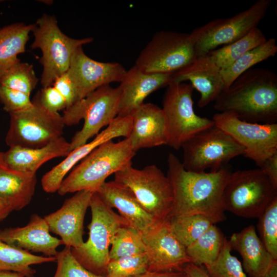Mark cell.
I'll return each mask as SVG.
<instances>
[{"label": "cell", "mask_w": 277, "mask_h": 277, "mask_svg": "<svg viewBox=\"0 0 277 277\" xmlns=\"http://www.w3.org/2000/svg\"><path fill=\"white\" fill-rule=\"evenodd\" d=\"M36 95L41 104L52 112H58L68 107L65 98L52 85L42 88Z\"/></svg>", "instance_id": "obj_40"}, {"label": "cell", "mask_w": 277, "mask_h": 277, "mask_svg": "<svg viewBox=\"0 0 277 277\" xmlns=\"http://www.w3.org/2000/svg\"><path fill=\"white\" fill-rule=\"evenodd\" d=\"M131 116L132 128L128 138L135 152L143 148L167 145L168 130L162 108L144 103Z\"/></svg>", "instance_id": "obj_21"}, {"label": "cell", "mask_w": 277, "mask_h": 277, "mask_svg": "<svg viewBox=\"0 0 277 277\" xmlns=\"http://www.w3.org/2000/svg\"><path fill=\"white\" fill-rule=\"evenodd\" d=\"M196 58L189 33L161 31L141 52L135 65L146 73L174 74Z\"/></svg>", "instance_id": "obj_13"}, {"label": "cell", "mask_w": 277, "mask_h": 277, "mask_svg": "<svg viewBox=\"0 0 277 277\" xmlns=\"http://www.w3.org/2000/svg\"><path fill=\"white\" fill-rule=\"evenodd\" d=\"M37 82L33 66L20 60L0 73V87L29 95Z\"/></svg>", "instance_id": "obj_33"}, {"label": "cell", "mask_w": 277, "mask_h": 277, "mask_svg": "<svg viewBox=\"0 0 277 277\" xmlns=\"http://www.w3.org/2000/svg\"><path fill=\"white\" fill-rule=\"evenodd\" d=\"M228 241L231 250L241 256L243 269L249 277H264L277 262L266 249L253 225L233 233Z\"/></svg>", "instance_id": "obj_24"}, {"label": "cell", "mask_w": 277, "mask_h": 277, "mask_svg": "<svg viewBox=\"0 0 277 277\" xmlns=\"http://www.w3.org/2000/svg\"><path fill=\"white\" fill-rule=\"evenodd\" d=\"M52 86L54 87L65 98L68 108L77 101L75 86L67 72L58 77Z\"/></svg>", "instance_id": "obj_41"}, {"label": "cell", "mask_w": 277, "mask_h": 277, "mask_svg": "<svg viewBox=\"0 0 277 277\" xmlns=\"http://www.w3.org/2000/svg\"><path fill=\"white\" fill-rule=\"evenodd\" d=\"M162 108L167 127V145L178 150L188 140L213 125L212 119L197 115L193 108L194 88L190 84L171 82L167 86Z\"/></svg>", "instance_id": "obj_12"}, {"label": "cell", "mask_w": 277, "mask_h": 277, "mask_svg": "<svg viewBox=\"0 0 277 277\" xmlns=\"http://www.w3.org/2000/svg\"><path fill=\"white\" fill-rule=\"evenodd\" d=\"M34 40L32 49L42 52L43 66L41 83L43 88L52 85L54 81L67 71L73 54L79 47L92 42L93 38L76 39L64 33L53 15L44 14L34 24L31 31Z\"/></svg>", "instance_id": "obj_4"}, {"label": "cell", "mask_w": 277, "mask_h": 277, "mask_svg": "<svg viewBox=\"0 0 277 277\" xmlns=\"http://www.w3.org/2000/svg\"><path fill=\"white\" fill-rule=\"evenodd\" d=\"M36 182V173L21 172L0 166V199L12 210H21L31 202Z\"/></svg>", "instance_id": "obj_26"}, {"label": "cell", "mask_w": 277, "mask_h": 277, "mask_svg": "<svg viewBox=\"0 0 277 277\" xmlns=\"http://www.w3.org/2000/svg\"><path fill=\"white\" fill-rule=\"evenodd\" d=\"M229 241L225 238L216 260L204 266L209 277H247L241 262L231 253Z\"/></svg>", "instance_id": "obj_35"}, {"label": "cell", "mask_w": 277, "mask_h": 277, "mask_svg": "<svg viewBox=\"0 0 277 277\" xmlns=\"http://www.w3.org/2000/svg\"><path fill=\"white\" fill-rule=\"evenodd\" d=\"M183 271L186 277H209L204 266H198L192 263L186 264Z\"/></svg>", "instance_id": "obj_43"}, {"label": "cell", "mask_w": 277, "mask_h": 277, "mask_svg": "<svg viewBox=\"0 0 277 277\" xmlns=\"http://www.w3.org/2000/svg\"><path fill=\"white\" fill-rule=\"evenodd\" d=\"M30 96L24 93L0 87V102L4 109L9 114L30 108L33 104Z\"/></svg>", "instance_id": "obj_39"}, {"label": "cell", "mask_w": 277, "mask_h": 277, "mask_svg": "<svg viewBox=\"0 0 277 277\" xmlns=\"http://www.w3.org/2000/svg\"><path fill=\"white\" fill-rule=\"evenodd\" d=\"M92 194L87 190L77 191L60 208L44 217L50 231L59 235L65 247L76 248L84 242V221Z\"/></svg>", "instance_id": "obj_18"}, {"label": "cell", "mask_w": 277, "mask_h": 277, "mask_svg": "<svg viewBox=\"0 0 277 277\" xmlns=\"http://www.w3.org/2000/svg\"><path fill=\"white\" fill-rule=\"evenodd\" d=\"M131 277H186L183 271H156L147 270L139 274Z\"/></svg>", "instance_id": "obj_44"}, {"label": "cell", "mask_w": 277, "mask_h": 277, "mask_svg": "<svg viewBox=\"0 0 277 277\" xmlns=\"http://www.w3.org/2000/svg\"><path fill=\"white\" fill-rule=\"evenodd\" d=\"M277 189V153L267 158L260 168Z\"/></svg>", "instance_id": "obj_42"}, {"label": "cell", "mask_w": 277, "mask_h": 277, "mask_svg": "<svg viewBox=\"0 0 277 277\" xmlns=\"http://www.w3.org/2000/svg\"><path fill=\"white\" fill-rule=\"evenodd\" d=\"M2 2V1L0 0V3H1Z\"/></svg>", "instance_id": "obj_49"}, {"label": "cell", "mask_w": 277, "mask_h": 277, "mask_svg": "<svg viewBox=\"0 0 277 277\" xmlns=\"http://www.w3.org/2000/svg\"><path fill=\"white\" fill-rule=\"evenodd\" d=\"M44 217L33 214L23 227L0 229V240L11 246L28 251L40 252L55 257L62 240L52 236Z\"/></svg>", "instance_id": "obj_20"}, {"label": "cell", "mask_w": 277, "mask_h": 277, "mask_svg": "<svg viewBox=\"0 0 277 277\" xmlns=\"http://www.w3.org/2000/svg\"><path fill=\"white\" fill-rule=\"evenodd\" d=\"M136 152L128 138L101 144L73 168L57 192L61 195L87 190L96 192L112 174L132 164Z\"/></svg>", "instance_id": "obj_3"}, {"label": "cell", "mask_w": 277, "mask_h": 277, "mask_svg": "<svg viewBox=\"0 0 277 277\" xmlns=\"http://www.w3.org/2000/svg\"><path fill=\"white\" fill-rule=\"evenodd\" d=\"M89 207L91 220L89 236L80 247L71 248L75 258L89 271L106 276L109 261V247L113 237L126 221L107 206L96 192L93 193Z\"/></svg>", "instance_id": "obj_5"}, {"label": "cell", "mask_w": 277, "mask_h": 277, "mask_svg": "<svg viewBox=\"0 0 277 277\" xmlns=\"http://www.w3.org/2000/svg\"><path fill=\"white\" fill-rule=\"evenodd\" d=\"M70 152V143L61 136L42 147H10L7 151L2 152V159L3 166L8 169L36 173L46 162L55 157H66Z\"/></svg>", "instance_id": "obj_25"}, {"label": "cell", "mask_w": 277, "mask_h": 277, "mask_svg": "<svg viewBox=\"0 0 277 277\" xmlns=\"http://www.w3.org/2000/svg\"><path fill=\"white\" fill-rule=\"evenodd\" d=\"M145 253L141 233L127 225L119 228L113 237L109 260Z\"/></svg>", "instance_id": "obj_34"}, {"label": "cell", "mask_w": 277, "mask_h": 277, "mask_svg": "<svg viewBox=\"0 0 277 277\" xmlns=\"http://www.w3.org/2000/svg\"><path fill=\"white\" fill-rule=\"evenodd\" d=\"M271 3L270 0H258L247 9L233 16L216 18L194 29L189 36L196 57L229 44L258 27Z\"/></svg>", "instance_id": "obj_9"}, {"label": "cell", "mask_w": 277, "mask_h": 277, "mask_svg": "<svg viewBox=\"0 0 277 277\" xmlns=\"http://www.w3.org/2000/svg\"><path fill=\"white\" fill-rule=\"evenodd\" d=\"M266 39L262 31L256 27L242 38L216 48L207 55L221 70L226 69L245 53L263 43Z\"/></svg>", "instance_id": "obj_29"}, {"label": "cell", "mask_w": 277, "mask_h": 277, "mask_svg": "<svg viewBox=\"0 0 277 277\" xmlns=\"http://www.w3.org/2000/svg\"><path fill=\"white\" fill-rule=\"evenodd\" d=\"M114 175V181L128 188L157 222L170 219L173 204L172 187L167 175L156 165L136 169L131 164Z\"/></svg>", "instance_id": "obj_6"}, {"label": "cell", "mask_w": 277, "mask_h": 277, "mask_svg": "<svg viewBox=\"0 0 277 277\" xmlns=\"http://www.w3.org/2000/svg\"><path fill=\"white\" fill-rule=\"evenodd\" d=\"M169 222L173 233L186 247L194 243L214 224L201 214L171 216Z\"/></svg>", "instance_id": "obj_32"}, {"label": "cell", "mask_w": 277, "mask_h": 277, "mask_svg": "<svg viewBox=\"0 0 277 277\" xmlns=\"http://www.w3.org/2000/svg\"><path fill=\"white\" fill-rule=\"evenodd\" d=\"M264 277H277V262H276L269 272Z\"/></svg>", "instance_id": "obj_47"}, {"label": "cell", "mask_w": 277, "mask_h": 277, "mask_svg": "<svg viewBox=\"0 0 277 277\" xmlns=\"http://www.w3.org/2000/svg\"><path fill=\"white\" fill-rule=\"evenodd\" d=\"M82 47L74 51L66 72L75 86L77 102L103 86L120 82L127 71L118 63L100 62L90 58Z\"/></svg>", "instance_id": "obj_16"}, {"label": "cell", "mask_w": 277, "mask_h": 277, "mask_svg": "<svg viewBox=\"0 0 277 277\" xmlns=\"http://www.w3.org/2000/svg\"><path fill=\"white\" fill-rule=\"evenodd\" d=\"M96 193L107 206L118 210L128 225L141 233L159 223L144 209L128 188L114 180L106 182Z\"/></svg>", "instance_id": "obj_23"}, {"label": "cell", "mask_w": 277, "mask_h": 277, "mask_svg": "<svg viewBox=\"0 0 277 277\" xmlns=\"http://www.w3.org/2000/svg\"><path fill=\"white\" fill-rule=\"evenodd\" d=\"M56 262L54 256H43L9 245L0 240V270L19 273L25 277H34L31 266Z\"/></svg>", "instance_id": "obj_28"}, {"label": "cell", "mask_w": 277, "mask_h": 277, "mask_svg": "<svg viewBox=\"0 0 277 277\" xmlns=\"http://www.w3.org/2000/svg\"><path fill=\"white\" fill-rule=\"evenodd\" d=\"M55 257L57 268L53 277H105L85 268L73 256L70 247L58 251Z\"/></svg>", "instance_id": "obj_38"}, {"label": "cell", "mask_w": 277, "mask_h": 277, "mask_svg": "<svg viewBox=\"0 0 277 277\" xmlns=\"http://www.w3.org/2000/svg\"><path fill=\"white\" fill-rule=\"evenodd\" d=\"M189 81L200 94V108L215 101L225 89L221 69L208 55L197 57L193 62L173 74L172 82Z\"/></svg>", "instance_id": "obj_22"}, {"label": "cell", "mask_w": 277, "mask_h": 277, "mask_svg": "<svg viewBox=\"0 0 277 277\" xmlns=\"http://www.w3.org/2000/svg\"><path fill=\"white\" fill-rule=\"evenodd\" d=\"M212 120L244 148V156L258 166L260 167L267 158L277 153L276 123L247 122L226 112L215 113Z\"/></svg>", "instance_id": "obj_14"}, {"label": "cell", "mask_w": 277, "mask_h": 277, "mask_svg": "<svg viewBox=\"0 0 277 277\" xmlns=\"http://www.w3.org/2000/svg\"><path fill=\"white\" fill-rule=\"evenodd\" d=\"M148 270V260L145 253L110 260L105 277H131Z\"/></svg>", "instance_id": "obj_37"}, {"label": "cell", "mask_w": 277, "mask_h": 277, "mask_svg": "<svg viewBox=\"0 0 277 277\" xmlns=\"http://www.w3.org/2000/svg\"><path fill=\"white\" fill-rule=\"evenodd\" d=\"M169 219L158 223L141 233L148 260V270L183 271L191 263L185 247L173 233Z\"/></svg>", "instance_id": "obj_15"}, {"label": "cell", "mask_w": 277, "mask_h": 277, "mask_svg": "<svg viewBox=\"0 0 277 277\" xmlns=\"http://www.w3.org/2000/svg\"><path fill=\"white\" fill-rule=\"evenodd\" d=\"M219 112H229L243 121L277 122V75L266 68H252L239 76L214 101Z\"/></svg>", "instance_id": "obj_2"}, {"label": "cell", "mask_w": 277, "mask_h": 277, "mask_svg": "<svg viewBox=\"0 0 277 277\" xmlns=\"http://www.w3.org/2000/svg\"><path fill=\"white\" fill-rule=\"evenodd\" d=\"M277 197L274 188L260 169L231 172L224 188L223 205L229 211L245 218H259Z\"/></svg>", "instance_id": "obj_8"}, {"label": "cell", "mask_w": 277, "mask_h": 277, "mask_svg": "<svg viewBox=\"0 0 277 277\" xmlns=\"http://www.w3.org/2000/svg\"><path fill=\"white\" fill-rule=\"evenodd\" d=\"M258 219L259 238L267 251L277 260V197Z\"/></svg>", "instance_id": "obj_36"}, {"label": "cell", "mask_w": 277, "mask_h": 277, "mask_svg": "<svg viewBox=\"0 0 277 277\" xmlns=\"http://www.w3.org/2000/svg\"><path fill=\"white\" fill-rule=\"evenodd\" d=\"M132 124V116H117L92 141L72 150L65 159L45 173L41 180L43 190L47 193L57 191L67 174L94 149L116 137L123 136L128 138L131 132Z\"/></svg>", "instance_id": "obj_17"}, {"label": "cell", "mask_w": 277, "mask_h": 277, "mask_svg": "<svg viewBox=\"0 0 277 277\" xmlns=\"http://www.w3.org/2000/svg\"><path fill=\"white\" fill-rule=\"evenodd\" d=\"M33 26L16 23L0 28V73L20 60Z\"/></svg>", "instance_id": "obj_27"}, {"label": "cell", "mask_w": 277, "mask_h": 277, "mask_svg": "<svg viewBox=\"0 0 277 277\" xmlns=\"http://www.w3.org/2000/svg\"><path fill=\"white\" fill-rule=\"evenodd\" d=\"M167 166L166 175L173 192L170 217L201 214L214 224L225 220L223 193L231 172L225 168L209 172L189 171L172 153Z\"/></svg>", "instance_id": "obj_1"}, {"label": "cell", "mask_w": 277, "mask_h": 277, "mask_svg": "<svg viewBox=\"0 0 277 277\" xmlns=\"http://www.w3.org/2000/svg\"><path fill=\"white\" fill-rule=\"evenodd\" d=\"M174 74L146 73L135 65L120 82L121 96L118 116H132L151 93L172 82Z\"/></svg>", "instance_id": "obj_19"}, {"label": "cell", "mask_w": 277, "mask_h": 277, "mask_svg": "<svg viewBox=\"0 0 277 277\" xmlns=\"http://www.w3.org/2000/svg\"><path fill=\"white\" fill-rule=\"evenodd\" d=\"M184 168L194 172L215 171L234 157L244 155V148L214 124L198 132L181 147Z\"/></svg>", "instance_id": "obj_11"}, {"label": "cell", "mask_w": 277, "mask_h": 277, "mask_svg": "<svg viewBox=\"0 0 277 277\" xmlns=\"http://www.w3.org/2000/svg\"><path fill=\"white\" fill-rule=\"evenodd\" d=\"M221 230L213 224L194 243L186 247L191 263L205 266L214 262L219 255L225 239Z\"/></svg>", "instance_id": "obj_30"}, {"label": "cell", "mask_w": 277, "mask_h": 277, "mask_svg": "<svg viewBox=\"0 0 277 277\" xmlns=\"http://www.w3.org/2000/svg\"><path fill=\"white\" fill-rule=\"evenodd\" d=\"M12 211V209L0 199V222L6 219Z\"/></svg>", "instance_id": "obj_45"}, {"label": "cell", "mask_w": 277, "mask_h": 277, "mask_svg": "<svg viewBox=\"0 0 277 277\" xmlns=\"http://www.w3.org/2000/svg\"><path fill=\"white\" fill-rule=\"evenodd\" d=\"M276 52V39L271 37L245 53L229 68L221 70L225 89L241 74L256 64L274 56Z\"/></svg>", "instance_id": "obj_31"}, {"label": "cell", "mask_w": 277, "mask_h": 277, "mask_svg": "<svg viewBox=\"0 0 277 277\" xmlns=\"http://www.w3.org/2000/svg\"><path fill=\"white\" fill-rule=\"evenodd\" d=\"M32 102L30 108L9 113L10 125L5 139L9 147H42L62 136L65 126L62 115L46 109L37 95Z\"/></svg>", "instance_id": "obj_10"}, {"label": "cell", "mask_w": 277, "mask_h": 277, "mask_svg": "<svg viewBox=\"0 0 277 277\" xmlns=\"http://www.w3.org/2000/svg\"><path fill=\"white\" fill-rule=\"evenodd\" d=\"M0 277H25L23 274L12 271L1 270Z\"/></svg>", "instance_id": "obj_46"}, {"label": "cell", "mask_w": 277, "mask_h": 277, "mask_svg": "<svg viewBox=\"0 0 277 277\" xmlns=\"http://www.w3.org/2000/svg\"><path fill=\"white\" fill-rule=\"evenodd\" d=\"M2 152L0 151V166H4L2 162Z\"/></svg>", "instance_id": "obj_48"}, {"label": "cell", "mask_w": 277, "mask_h": 277, "mask_svg": "<svg viewBox=\"0 0 277 277\" xmlns=\"http://www.w3.org/2000/svg\"><path fill=\"white\" fill-rule=\"evenodd\" d=\"M121 96L119 86L104 85L64 110L62 117L65 125H75L84 120L82 128L69 142L70 152L87 143L113 121L118 114Z\"/></svg>", "instance_id": "obj_7"}]
</instances>
